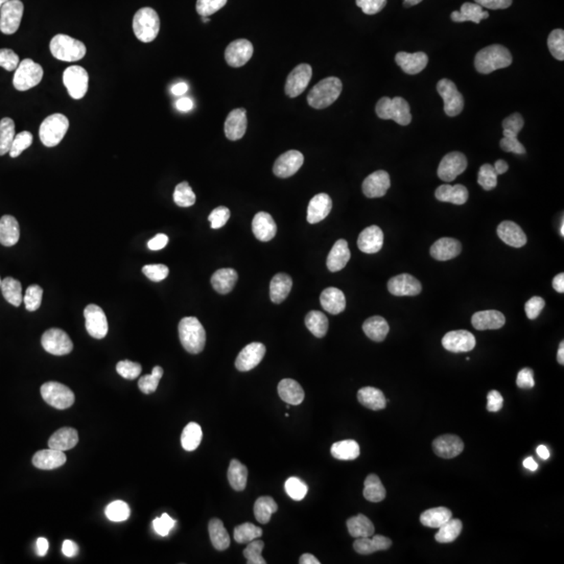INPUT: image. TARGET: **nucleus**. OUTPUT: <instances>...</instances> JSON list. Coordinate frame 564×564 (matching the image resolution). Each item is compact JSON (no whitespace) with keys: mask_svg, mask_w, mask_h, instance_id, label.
<instances>
[{"mask_svg":"<svg viewBox=\"0 0 564 564\" xmlns=\"http://www.w3.org/2000/svg\"><path fill=\"white\" fill-rule=\"evenodd\" d=\"M454 7V0H395L391 18L403 34H416L442 20Z\"/></svg>","mask_w":564,"mask_h":564,"instance_id":"obj_14","label":"nucleus"},{"mask_svg":"<svg viewBox=\"0 0 564 564\" xmlns=\"http://www.w3.org/2000/svg\"><path fill=\"white\" fill-rule=\"evenodd\" d=\"M48 13L41 0H18L0 18V61L9 69L30 67L41 53Z\"/></svg>","mask_w":564,"mask_h":564,"instance_id":"obj_6","label":"nucleus"},{"mask_svg":"<svg viewBox=\"0 0 564 564\" xmlns=\"http://www.w3.org/2000/svg\"><path fill=\"white\" fill-rule=\"evenodd\" d=\"M506 102L508 97L500 82L475 78L454 93L449 101V120L463 134H484L505 116Z\"/></svg>","mask_w":564,"mask_h":564,"instance_id":"obj_7","label":"nucleus"},{"mask_svg":"<svg viewBox=\"0 0 564 564\" xmlns=\"http://www.w3.org/2000/svg\"><path fill=\"white\" fill-rule=\"evenodd\" d=\"M403 36H405V42H408V44H416V42H419L416 34H403Z\"/></svg>","mask_w":564,"mask_h":564,"instance_id":"obj_26","label":"nucleus"},{"mask_svg":"<svg viewBox=\"0 0 564 564\" xmlns=\"http://www.w3.org/2000/svg\"><path fill=\"white\" fill-rule=\"evenodd\" d=\"M13 2H18V0H0V18H2V13H4Z\"/></svg>","mask_w":564,"mask_h":564,"instance_id":"obj_25","label":"nucleus"},{"mask_svg":"<svg viewBox=\"0 0 564 564\" xmlns=\"http://www.w3.org/2000/svg\"><path fill=\"white\" fill-rule=\"evenodd\" d=\"M30 276V245L18 235L0 241V312L15 307Z\"/></svg>","mask_w":564,"mask_h":564,"instance_id":"obj_11","label":"nucleus"},{"mask_svg":"<svg viewBox=\"0 0 564 564\" xmlns=\"http://www.w3.org/2000/svg\"><path fill=\"white\" fill-rule=\"evenodd\" d=\"M477 556L468 538H440L424 550L423 564H473Z\"/></svg>","mask_w":564,"mask_h":564,"instance_id":"obj_18","label":"nucleus"},{"mask_svg":"<svg viewBox=\"0 0 564 564\" xmlns=\"http://www.w3.org/2000/svg\"><path fill=\"white\" fill-rule=\"evenodd\" d=\"M265 61L272 76L286 86L310 80L321 61V39L314 23L303 15L274 21L265 36Z\"/></svg>","mask_w":564,"mask_h":564,"instance_id":"obj_1","label":"nucleus"},{"mask_svg":"<svg viewBox=\"0 0 564 564\" xmlns=\"http://www.w3.org/2000/svg\"><path fill=\"white\" fill-rule=\"evenodd\" d=\"M65 286V270L57 262L41 263L30 270V276L21 293L20 312L23 316L39 314L46 303L57 297Z\"/></svg>","mask_w":564,"mask_h":564,"instance_id":"obj_13","label":"nucleus"},{"mask_svg":"<svg viewBox=\"0 0 564 564\" xmlns=\"http://www.w3.org/2000/svg\"><path fill=\"white\" fill-rule=\"evenodd\" d=\"M375 181H377V170L372 165L362 163V165H356V167L345 172L343 186L347 191H351V193H364V191H368L375 184Z\"/></svg>","mask_w":564,"mask_h":564,"instance_id":"obj_21","label":"nucleus"},{"mask_svg":"<svg viewBox=\"0 0 564 564\" xmlns=\"http://www.w3.org/2000/svg\"><path fill=\"white\" fill-rule=\"evenodd\" d=\"M126 165L139 191L149 199H162L176 182L178 151L170 137L144 130L126 147Z\"/></svg>","mask_w":564,"mask_h":564,"instance_id":"obj_5","label":"nucleus"},{"mask_svg":"<svg viewBox=\"0 0 564 564\" xmlns=\"http://www.w3.org/2000/svg\"><path fill=\"white\" fill-rule=\"evenodd\" d=\"M41 126L36 109L18 97L0 99V134L13 142H30Z\"/></svg>","mask_w":564,"mask_h":564,"instance_id":"obj_17","label":"nucleus"},{"mask_svg":"<svg viewBox=\"0 0 564 564\" xmlns=\"http://www.w3.org/2000/svg\"><path fill=\"white\" fill-rule=\"evenodd\" d=\"M505 463L521 484H540L552 470L554 452L535 424H517L505 442Z\"/></svg>","mask_w":564,"mask_h":564,"instance_id":"obj_9","label":"nucleus"},{"mask_svg":"<svg viewBox=\"0 0 564 564\" xmlns=\"http://www.w3.org/2000/svg\"><path fill=\"white\" fill-rule=\"evenodd\" d=\"M496 239L494 223L485 216L464 220L449 242L447 262L458 281H479L487 274L494 262Z\"/></svg>","mask_w":564,"mask_h":564,"instance_id":"obj_8","label":"nucleus"},{"mask_svg":"<svg viewBox=\"0 0 564 564\" xmlns=\"http://www.w3.org/2000/svg\"><path fill=\"white\" fill-rule=\"evenodd\" d=\"M335 485H337V473L321 466L297 481L295 494L303 502H318L335 489Z\"/></svg>","mask_w":564,"mask_h":564,"instance_id":"obj_19","label":"nucleus"},{"mask_svg":"<svg viewBox=\"0 0 564 564\" xmlns=\"http://www.w3.org/2000/svg\"><path fill=\"white\" fill-rule=\"evenodd\" d=\"M2 564H39L36 561H32V558H28V556H23V554H13V556H9L7 561Z\"/></svg>","mask_w":564,"mask_h":564,"instance_id":"obj_24","label":"nucleus"},{"mask_svg":"<svg viewBox=\"0 0 564 564\" xmlns=\"http://www.w3.org/2000/svg\"><path fill=\"white\" fill-rule=\"evenodd\" d=\"M542 564H564V545L552 547L544 556Z\"/></svg>","mask_w":564,"mask_h":564,"instance_id":"obj_23","label":"nucleus"},{"mask_svg":"<svg viewBox=\"0 0 564 564\" xmlns=\"http://www.w3.org/2000/svg\"><path fill=\"white\" fill-rule=\"evenodd\" d=\"M139 258L137 237L121 228H102L84 242L78 260L80 281L90 293L107 295L116 291Z\"/></svg>","mask_w":564,"mask_h":564,"instance_id":"obj_3","label":"nucleus"},{"mask_svg":"<svg viewBox=\"0 0 564 564\" xmlns=\"http://www.w3.org/2000/svg\"><path fill=\"white\" fill-rule=\"evenodd\" d=\"M4 563V561H2V556H0V564Z\"/></svg>","mask_w":564,"mask_h":564,"instance_id":"obj_27","label":"nucleus"},{"mask_svg":"<svg viewBox=\"0 0 564 564\" xmlns=\"http://www.w3.org/2000/svg\"><path fill=\"white\" fill-rule=\"evenodd\" d=\"M41 475V458L34 440L23 431H7L0 437V487L11 494L32 489Z\"/></svg>","mask_w":564,"mask_h":564,"instance_id":"obj_10","label":"nucleus"},{"mask_svg":"<svg viewBox=\"0 0 564 564\" xmlns=\"http://www.w3.org/2000/svg\"><path fill=\"white\" fill-rule=\"evenodd\" d=\"M86 137L63 118L42 121L30 141L25 170L36 182L59 181L80 167L86 155Z\"/></svg>","mask_w":564,"mask_h":564,"instance_id":"obj_4","label":"nucleus"},{"mask_svg":"<svg viewBox=\"0 0 564 564\" xmlns=\"http://www.w3.org/2000/svg\"><path fill=\"white\" fill-rule=\"evenodd\" d=\"M545 345L550 347V351L564 356V310H561L554 321L547 326L545 333Z\"/></svg>","mask_w":564,"mask_h":564,"instance_id":"obj_22","label":"nucleus"},{"mask_svg":"<svg viewBox=\"0 0 564 564\" xmlns=\"http://www.w3.org/2000/svg\"><path fill=\"white\" fill-rule=\"evenodd\" d=\"M284 545L302 563L321 564L337 552L339 540L330 529H291L284 535Z\"/></svg>","mask_w":564,"mask_h":564,"instance_id":"obj_15","label":"nucleus"},{"mask_svg":"<svg viewBox=\"0 0 564 564\" xmlns=\"http://www.w3.org/2000/svg\"><path fill=\"white\" fill-rule=\"evenodd\" d=\"M351 214L358 223H381L387 214V203L379 195H362L351 203Z\"/></svg>","mask_w":564,"mask_h":564,"instance_id":"obj_20","label":"nucleus"},{"mask_svg":"<svg viewBox=\"0 0 564 564\" xmlns=\"http://www.w3.org/2000/svg\"><path fill=\"white\" fill-rule=\"evenodd\" d=\"M393 400L389 384L375 364L358 366L347 383V403L358 414H381Z\"/></svg>","mask_w":564,"mask_h":564,"instance_id":"obj_12","label":"nucleus"},{"mask_svg":"<svg viewBox=\"0 0 564 564\" xmlns=\"http://www.w3.org/2000/svg\"><path fill=\"white\" fill-rule=\"evenodd\" d=\"M460 437V421L449 414L440 412L424 421L416 433V442L421 444V454L424 458H440L452 449L456 440Z\"/></svg>","mask_w":564,"mask_h":564,"instance_id":"obj_16","label":"nucleus"},{"mask_svg":"<svg viewBox=\"0 0 564 564\" xmlns=\"http://www.w3.org/2000/svg\"><path fill=\"white\" fill-rule=\"evenodd\" d=\"M102 109L113 120L126 123H153L172 109V93L160 80H153L134 69H113L101 82Z\"/></svg>","mask_w":564,"mask_h":564,"instance_id":"obj_2","label":"nucleus"}]
</instances>
